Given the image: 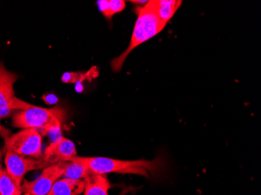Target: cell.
Listing matches in <instances>:
<instances>
[{
    "label": "cell",
    "mask_w": 261,
    "mask_h": 195,
    "mask_svg": "<svg viewBox=\"0 0 261 195\" xmlns=\"http://www.w3.org/2000/svg\"><path fill=\"white\" fill-rule=\"evenodd\" d=\"M97 4L102 15L108 20H111L114 14L122 11L126 7L124 0H101Z\"/></svg>",
    "instance_id": "obj_12"
},
{
    "label": "cell",
    "mask_w": 261,
    "mask_h": 195,
    "mask_svg": "<svg viewBox=\"0 0 261 195\" xmlns=\"http://www.w3.org/2000/svg\"><path fill=\"white\" fill-rule=\"evenodd\" d=\"M67 162L54 164L42 170L38 178L32 181L24 180L22 183V192L24 195H47L56 182L63 177Z\"/></svg>",
    "instance_id": "obj_6"
},
{
    "label": "cell",
    "mask_w": 261,
    "mask_h": 195,
    "mask_svg": "<svg viewBox=\"0 0 261 195\" xmlns=\"http://www.w3.org/2000/svg\"><path fill=\"white\" fill-rule=\"evenodd\" d=\"M133 4H147L148 1H132Z\"/></svg>",
    "instance_id": "obj_17"
},
{
    "label": "cell",
    "mask_w": 261,
    "mask_h": 195,
    "mask_svg": "<svg viewBox=\"0 0 261 195\" xmlns=\"http://www.w3.org/2000/svg\"><path fill=\"white\" fill-rule=\"evenodd\" d=\"M77 156L76 145L64 136H59L49 144L43 152L42 159L49 165L70 162Z\"/></svg>",
    "instance_id": "obj_8"
},
{
    "label": "cell",
    "mask_w": 261,
    "mask_h": 195,
    "mask_svg": "<svg viewBox=\"0 0 261 195\" xmlns=\"http://www.w3.org/2000/svg\"><path fill=\"white\" fill-rule=\"evenodd\" d=\"M89 173L90 170L84 164L76 161H70L67 162V167L62 177L73 180H85Z\"/></svg>",
    "instance_id": "obj_14"
},
{
    "label": "cell",
    "mask_w": 261,
    "mask_h": 195,
    "mask_svg": "<svg viewBox=\"0 0 261 195\" xmlns=\"http://www.w3.org/2000/svg\"><path fill=\"white\" fill-rule=\"evenodd\" d=\"M18 76L9 71L0 63V120L10 117L15 111L23 110L31 104L14 95V86Z\"/></svg>",
    "instance_id": "obj_5"
},
{
    "label": "cell",
    "mask_w": 261,
    "mask_h": 195,
    "mask_svg": "<svg viewBox=\"0 0 261 195\" xmlns=\"http://www.w3.org/2000/svg\"><path fill=\"white\" fill-rule=\"evenodd\" d=\"M0 134H1L4 138H6V137L10 135V133H9L8 130L4 128L3 126L0 125ZM1 159H2V153H1V151H0V161H1Z\"/></svg>",
    "instance_id": "obj_16"
},
{
    "label": "cell",
    "mask_w": 261,
    "mask_h": 195,
    "mask_svg": "<svg viewBox=\"0 0 261 195\" xmlns=\"http://www.w3.org/2000/svg\"><path fill=\"white\" fill-rule=\"evenodd\" d=\"M70 161L82 162L87 166L90 172L100 175L113 173L158 179L164 175L166 169L165 161L163 157L149 161L144 159L121 160L107 157L76 156Z\"/></svg>",
    "instance_id": "obj_1"
},
{
    "label": "cell",
    "mask_w": 261,
    "mask_h": 195,
    "mask_svg": "<svg viewBox=\"0 0 261 195\" xmlns=\"http://www.w3.org/2000/svg\"><path fill=\"white\" fill-rule=\"evenodd\" d=\"M181 4L182 1L180 0H156V12L158 18L164 23H168Z\"/></svg>",
    "instance_id": "obj_11"
},
{
    "label": "cell",
    "mask_w": 261,
    "mask_h": 195,
    "mask_svg": "<svg viewBox=\"0 0 261 195\" xmlns=\"http://www.w3.org/2000/svg\"><path fill=\"white\" fill-rule=\"evenodd\" d=\"M0 165H1V161H0Z\"/></svg>",
    "instance_id": "obj_19"
},
{
    "label": "cell",
    "mask_w": 261,
    "mask_h": 195,
    "mask_svg": "<svg viewBox=\"0 0 261 195\" xmlns=\"http://www.w3.org/2000/svg\"><path fill=\"white\" fill-rule=\"evenodd\" d=\"M21 186L17 184L7 170H2L0 174V195H21Z\"/></svg>",
    "instance_id": "obj_13"
},
{
    "label": "cell",
    "mask_w": 261,
    "mask_h": 195,
    "mask_svg": "<svg viewBox=\"0 0 261 195\" xmlns=\"http://www.w3.org/2000/svg\"><path fill=\"white\" fill-rule=\"evenodd\" d=\"M83 195H110L112 185L105 175L89 173L85 178Z\"/></svg>",
    "instance_id": "obj_9"
},
{
    "label": "cell",
    "mask_w": 261,
    "mask_h": 195,
    "mask_svg": "<svg viewBox=\"0 0 261 195\" xmlns=\"http://www.w3.org/2000/svg\"><path fill=\"white\" fill-rule=\"evenodd\" d=\"M5 150L21 156L42 158V135L35 129H21L5 138Z\"/></svg>",
    "instance_id": "obj_4"
},
{
    "label": "cell",
    "mask_w": 261,
    "mask_h": 195,
    "mask_svg": "<svg viewBox=\"0 0 261 195\" xmlns=\"http://www.w3.org/2000/svg\"><path fill=\"white\" fill-rule=\"evenodd\" d=\"M4 162L7 172L19 186H21L23 177L28 173L34 170H43L45 167L50 165L42 158L38 159L21 156L9 151L6 152Z\"/></svg>",
    "instance_id": "obj_7"
},
{
    "label": "cell",
    "mask_w": 261,
    "mask_h": 195,
    "mask_svg": "<svg viewBox=\"0 0 261 195\" xmlns=\"http://www.w3.org/2000/svg\"><path fill=\"white\" fill-rule=\"evenodd\" d=\"M137 14V20L128 46L121 55L111 61V67L114 71H120L126 59L136 47L156 36L167 25V23L158 18L156 12V0L148 1L143 7H139Z\"/></svg>",
    "instance_id": "obj_2"
},
{
    "label": "cell",
    "mask_w": 261,
    "mask_h": 195,
    "mask_svg": "<svg viewBox=\"0 0 261 195\" xmlns=\"http://www.w3.org/2000/svg\"><path fill=\"white\" fill-rule=\"evenodd\" d=\"M96 71H89L86 73L83 72H67L61 77V80L65 83H74L77 82H82L84 80H90L95 78V74Z\"/></svg>",
    "instance_id": "obj_15"
},
{
    "label": "cell",
    "mask_w": 261,
    "mask_h": 195,
    "mask_svg": "<svg viewBox=\"0 0 261 195\" xmlns=\"http://www.w3.org/2000/svg\"><path fill=\"white\" fill-rule=\"evenodd\" d=\"M66 116L67 112L61 107L47 108L31 104L26 109L14 113L12 125L16 128L35 129L41 134L56 133L61 130Z\"/></svg>",
    "instance_id": "obj_3"
},
{
    "label": "cell",
    "mask_w": 261,
    "mask_h": 195,
    "mask_svg": "<svg viewBox=\"0 0 261 195\" xmlns=\"http://www.w3.org/2000/svg\"><path fill=\"white\" fill-rule=\"evenodd\" d=\"M84 188V180L59 179L47 195H80Z\"/></svg>",
    "instance_id": "obj_10"
},
{
    "label": "cell",
    "mask_w": 261,
    "mask_h": 195,
    "mask_svg": "<svg viewBox=\"0 0 261 195\" xmlns=\"http://www.w3.org/2000/svg\"><path fill=\"white\" fill-rule=\"evenodd\" d=\"M2 166H1V165H0V174H1V172H2Z\"/></svg>",
    "instance_id": "obj_18"
}]
</instances>
